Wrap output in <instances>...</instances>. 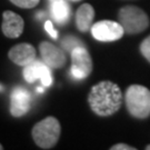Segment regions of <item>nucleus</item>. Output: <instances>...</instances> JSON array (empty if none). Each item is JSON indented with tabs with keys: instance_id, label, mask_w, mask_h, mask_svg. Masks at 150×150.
Wrapping results in <instances>:
<instances>
[{
	"instance_id": "15",
	"label": "nucleus",
	"mask_w": 150,
	"mask_h": 150,
	"mask_svg": "<svg viewBox=\"0 0 150 150\" xmlns=\"http://www.w3.org/2000/svg\"><path fill=\"white\" fill-rule=\"evenodd\" d=\"M15 6L23 9H31L39 4L40 0H10Z\"/></svg>"
},
{
	"instance_id": "4",
	"label": "nucleus",
	"mask_w": 150,
	"mask_h": 150,
	"mask_svg": "<svg viewBox=\"0 0 150 150\" xmlns=\"http://www.w3.org/2000/svg\"><path fill=\"white\" fill-rule=\"evenodd\" d=\"M118 21L128 35L140 33L149 27V17L136 6L122 7L118 12Z\"/></svg>"
},
{
	"instance_id": "18",
	"label": "nucleus",
	"mask_w": 150,
	"mask_h": 150,
	"mask_svg": "<svg viewBox=\"0 0 150 150\" xmlns=\"http://www.w3.org/2000/svg\"><path fill=\"white\" fill-rule=\"evenodd\" d=\"M110 150H136V148L129 145H126V144H117V145L112 146Z\"/></svg>"
},
{
	"instance_id": "20",
	"label": "nucleus",
	"mask_w": 150,
	"mask_h": 150,
	"mask_svg": "<svg viewBox=\"0 0 150 150\" xmlns=\"http://www.w3.org/2000/svg\"><path fill=\"white\" fill-rule=\"evenodd\" d=\"M146 149H147V150H150V145L147 146V147H146Z\"/></svg>"
},
{
	"instance_id": "8",
	"label": "nucleus",
	"mask_w": 150,
	"mask_h": 150,
	"mask_svg": "<svg viewBox=\"0 0 150 150\" xmlns=\"http://www.w3.org/2000/svg\"><path fill=\"white\" fill-rule=\"evenodd\" d=\"M32 103V97L30 92L22 88H15L10 96V113L13 117H22L30 110Z\"/></svg>"
},
{
	"instance_id": "23",
	"label": "nucleus",
	"mask_w": 150,
	"mask_h": 150,
	"mask_svg": "<svg viewBox=\"0 0 150 150\" xmlns=\"http://www.w3.org/2000/svg\"><path fill=\"white\" fill-rule=\"evenodd\" d=\"M1 89H2V88H1V86H0V91H1Z\"/></svg>"
},
{
	"instance_id": "1",
	"label": "nucleus",
	"mask_w": 150,
	"mask_h": 150,
	"mask_svg": "<svg viewBox=\"0 0 150 150\" xmlns=\"http://www.w3.org/2000/svg\"><path fill=\"white\" fill-rule=\"evenodd\" d=\"M122 92L117 83L105 80L90 89L88 102L91 110L100 117H109L118 111L122 105Z\"/></svg>"
},
{
	"instance_id": "6",
	"label": "nucleus",
	"mask_w": 150,
	"mask_h": 150,
	"mask_svg": "<svg viewBox=\"0 0 150 150\" xmlns=\"http://www.w3.org/2000/svg\"><path fill=\"white\" fill-rule=\"evenodd\" d=\"M91 35L98 41L110 42L117 41L122 38L125 30L119 21L112 20H100L91 26Z\"/></svg>"
},
{
	"instance_id": "14",
	"label": "nucleus",
	"mask_w": 150,
	"mask_h": 150,
	"mask_svg": "<svg viewBox=\"0 0 150 150\" xmlns=\"http://www.w3.org/2000/svg\"><path fill=\"white\" fill-rule=\"evenodd\" d=\"M79 46H83L82 41H80L77 37H74V36H67V37L64 38L62 40V47H64L66 50H68L69 52H71L72 50Z\"/></svg>"
},
{
	"instance_id": "17",
	"label": "nucleus",
	"mask_w": 150,
	"mask_h": 150,
	"mask_svg": "<svg viewBox=\"0 0 150 150\" xmlns=\"http://www.w3.org/2000/svg\"><path fill=\"white\" fill-rule=\"evenodd\" d=\"M45 30L48 32L50 37H52V39H57L58 38V32L54 29V23H52L51 20H47V21L45 22Z\"/></svg>"
},
{
	"instance_id": "12",
	"label": "nucleus",
	"mask_w": 150,
	"mask_h": 150,
	"mask_svg": "<svg viewBox=\"0 0 150 150\" xmlns=\"http://www.w3.org/2000/svg\"><path fill=\"white\" fill-rule=\"evenodd\" d=\"M95 18V9L90 4L81 5L76 12V25L81 32H86L91 29Z\"/></svg>"
},
{
	"instance_id": "3",
	"label": "nucleus",
	"mask_w": 150,
	"mask_h": 150,
	"mask_svg": "<svg viewBox=\"0 0 150 150\" xmlns=\"http://www.w3.org/2000/svg\"><path fill=\"white\" fill-rule=\"evenodd\" d=\"M31 134L38 147L42 149H51L57 145L60 138L61 126L58 119L49 116L33 126Z\"/></svg>"
},
{
	"instance_id": "16",
	"label": "nucleus",
	"mask_w": 150,
	"mask_h": 150,
	"mask_svg": "<svg viewBox=\"0 0 150 150\" xmlns=\"http://www.w3.org/2000/svg\"><path fill=\"white\" fill-rule=\"evenodd\" d=\"M140 52L146 59L150 62V36L144 39V41L140 45Z\"/></svg>"
},
{
	"instance_id": "10",
	"label": "nucleus",
	"mask_w": 150,
	"mask_h": 150,
	"mask_svg": "<svg viewBox=\"0 0 150 150\" xmlns=\"http://www.w3.org/2000/svg\"><path fill=\"white\" fill-rule=\"evenodd\" d=\"M36 48L30 43H18L8 52L9 59L17 66L26 67L36 60Z\"/></svg>"
},
{
	"instance_id": "22",
	"label": "nucleus",
	"mask_w": 150,
	"mask_h": 150,
	"mask_svg": "<svg viewBox=\"0 0 150 150\" xmlns=\"http://www.w3.org/2000/svg\"><path fill=\"white\" fill-rule=\"evenodd\" d=\"M69 1H75V2H77V1H80V0H69Z\"/></svg>"
},
{
	"instance_id": "7",
	"label": "nucleus",
	"mask_w": 150,
	"mask_h": 150,
	"mask_svg": "<svg viewBox=\"0 0 150 150\" xmlns=\"http://www.w3.org/2000/svg\"><path fill=\"white\" fill-rule=\"evenodd\" d=\"M23 78L29 83H32L36 80L41 81L43 87H49L52 81V75H51V68L47 66L43 61L35 60L30 64L23 67Z\"/></svg>"
},
{
	"instance_id": "11",
	"label": "nucleus",
	"mask_w": 150,
	"mask_h": 150,
	"mask_svg": "<svg viewBox=\"0 0 150 150\" xmlns=\"http://www.w3.org/2000/svg\"><path fill=\"white\" fill-rule=\"evenodd\" d=\"M23 28H25V22L19 15L10 10L4 11L1 29L6 37L10 39L20 37V35L23 31Z\"/></svg>"
},
{
	"instance_id": "9",
	"label": "nucleus",
	"mask_w": 150,
	"mask_h": 150,
	"mask_svg": "<svg viewBox=\"0 0 150 150\" xmlns=\"http://www.w3.org/2000/svg\"><path fill=\"white\" fill-rule=\"evenodd\" d=\"M41 59L51 69L62 68L66 64V54L60 48L56 47L49 41H42L39 45Z\"/></svg>"
},
{
	"instance_id": "13",
	"label": "nucleus",
	"mask_w": 150,
	"mask_h": 150,
	"mask_svg": "<svg viewBox=\"0 0 150 150\" xmlns=\"http://www.w3.org/2000/svg\"><path fill=\"white\" fill-rule=\"evenodd\" d=\"M51 16L54 21L59 25H64L69 21L71 17V7L68 4V0H52Z\"/></svg>"
},
{
	"instance_id": "5",
	"label": "nucleus",
	"mask_w": 150,
	"mask_h": 150,
	"mask_svg": "<svg viewBox=\"0 0 150 150\" xmlns=\"http://www.w3.org/2000/svg\"><path fill=\"white\" fill-rule=\"evenodd\" d=\"M70 75L76 80L86 79L92 71V59L85 46H79L71 52Z\"/></svg>"
},
{
	"instance_id": "21",
	"label": "nucleus",
	"mask_w": 150,
	"mask_h": 150,
	"mask_svg": "<svg viewBox=\"0 0 150 150\" xmlns=\"http://www.w3.org/2000/svg\"><path fill=\"white\" fill-rule=\"evenodd\" d=\"M2 149H4V147H2V145L0 144V150H2Z\"/></svg>"
},
{
	"instance_id": "19",
	"label": "nucleus",
	"mask_w": 150,
	"mask_h": 150,
	"mask_svg": "<svg viewBox=\"0 0 150 150\" xmlns=\"http://www.w3.org/2000/svg\"><path fill=\"white\" fill-rule=\"evenodd\" d=\"M37 91H38V93H42L43 91H45V87H38L37 88Z\"/></svg>"
},
{
	"instance_id": "2",
	"label": "nucleus",
	"mask_w": 150,
	"mask_h": 150,
	"mask_svg": "<svg viewBox=\"0 0 150 150\" xmlns=\"http://www.w3.org/2000/svg\"><path fill=\"white\" fill-rule=\"evenodd\" d=\"M125 102L129 113L137 119L150 116V90L141 85H131L125 93Z\"/></svg>"
}]
</instances>
